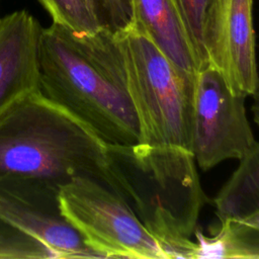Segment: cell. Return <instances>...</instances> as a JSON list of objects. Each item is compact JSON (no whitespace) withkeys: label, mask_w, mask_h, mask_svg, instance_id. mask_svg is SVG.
I'll return each mask as SVG.
<instances>
[{"label":"cell","mask_w":259,"mask_h":259,"mask_svg":"<svg viewBox=\"0 0 259 259\" xmlns=\"http://www.w3.org/2000/svg\"><path fill=\"white\" fill-rule=\"evenodd\" d=\"M252 97H253V101H252L251 111H252L254 121L259 126V83L255 92L252 94Z\"/></svg>","instance_id":"16"},{"label":"cell","mask_w":259,"mask_h":259,"mask_svg":"<svg viewBox=\"0 0 259 259\" xmlns=\"http://www.w3.org/2000/svg\"><path fill=\"white\" fill-rule=\"evenodd\" d=\"M38 65L40 92L104 143L140 142L115 34L105 29L77 32L53 22L42 27Z\"/></svg>","instance_id":"1"},{"label":"cell","mask_w":259,"mask_h":259,"mask_svg":"<svg viewBox=\"0 0 259 259\" xmlns=\"http://www.w3.org/2000/svg\"><path fill=\"white\" fill-rule=\"evenodd\" d=\"M58 198L63 217L100 258H172L128 203L99 181L75 177L60 187Z\"/></svg>","instance_id":"5"},{"label":"cell","mask_w":259,"mask_h":259,"mask_svg":"<svg viewBox=\"0 0 259 259\" xmlns=\"http://www.w3.org/2000/svg\"><path fill=\"white\" fill-rule=\"evenodd\" d=\"M41 242L0 220V259H53Z\"/></svg>","instance_id":"13"},{"label":"cell","mask_w":259,"mask_h":259,"mask_svg":"<svg viewBox=\"0 0 259 259\" xmlns=\"http://www.w3.org/2000/svg\"><path fill=\"white\" fill-rule=\"evenodd\" d=\"M213 205L220 223H232L259 233V143L241 158Z\"/></svg>","instance_id":"11"},{"label":"cell","mask_w":259,"mask_h":259,"mask_svg":"<svg viewBox=\"0 0 259 259\" xmlns=\"http://www.w3.org/2000/svg\"><path fill=\"white\" fill-rule=\"evenodd\" d=\"M116 193L172 258L194 259L190 240L206 197L191 151L173 146L106 144Z\"/></svg>","instance_id":"3"},{"label":"cell","mask_w":259,"mask_h":259,"mask_svg":"<svg viewBox=\"0 0 259 259\" xmlns=\"http://www.w3.org/2000/svg\"><path fill=\"white\" fill-rule=\"evenodd\" d=\"M189 33L196 53L199 69L207 64L203 44V22L206 0H174Z\"/></svg>","instance_id":"15"},{"label":"cell","mask_w":259,"mask_h":259,"mask_svg":"<svg viewBox=\"0 0 259 259\" xmlns=\"http://www.w3.org/2000/svg\"><path fill=\"white\" fill-rule=\"evenodd\" d=\"M59 189L0 178V220L47 246L55 258H100L63 217Z\"/></svg>","instance_id":"8"},{"label":"cell","mask_w":259,"mask_h":259,"mask_svg":"<svg viewBox=\"0 0 259 259\" xmlns=\"http://www.w3.org/2000/svg\"><path fill=\"white\" fill-rule=\"evenodd\" d=\"M101 29L113 34L134 25V0H87Z\"/></svg>","instance_id":"14"},{"label":"cell","mask_w":259,"mask_h":259,"mask_svg":"<svg viewBox=\"0 0 259 259\" xmlns=\"http://www.w3.org/2000/svg\"><path fill=\"white\" fill-rule=\"evenodd\" d=\"M252 12L253 0H206L203 22L207 64L246 97L259 83Z\"/></svg>","instance_id":"7"},{"label":"cell","mask_w":259,"mask_h":259,"mask_svg":"<svg viewBox=\"0 0 259 259\" xmlns=\"http://www.w3.org/2000/svg\"><path fill=\"white\" fill-rule=\"evenodd\" d=\"M80 176L116 193L106 143L65 108L37 91L0 117V178L60 189Z\"/></svg>","instance_id":"2"},{"label":"cell","mask_w":259,"mask_h":259,"mask_svg":"<svg viewBox=\"0 0 259 259\" xmlns=\"http://www.w3.org/2000/svg\"><path fill=\"white\" fill-rule=\"evenodd\" d=\"M245 99L211 65L197 71L192 88L191 152L202 170L241 159L255 144Z\"/></svg>","instance_id":"6"},{"label":"cell","mask_w":259,"mask_h":259,"mask_svg":"<svg viewBox=\"0 0 259 259\" xmlns=\"http://www.w3.org/2000/svg\"><path fill=\"white\" fill-rule=\"evenodd\" d=\"M50 14L54 23L77 32L101 29L87 0H36Z\"/></svg>","instance_id":"12"},{"label":"cell","mask_w":259,"mask_h":259,"mask_svg":"<svg viewBox=\"0 0 259 259\" xmlns=\"http://www.w3.org/2000/svg\"><path fill=\"white\" fill-rule=\"evenodd\" d=\"M42 27L26 10L0 18V117L40 91L38 48Z\"/></svg>","instance_id":"9"},{"label":"cell","mask_w":259,"mask_h":259,"mask_svg":"<svg viewBox=\"0 0 259 259\" xmlns=\"http://www.w3.org/2000/svg\"><path fill=\"white\" fill-rule=\"evenodd\" d=\"M135 25L181 71L195 77L199 62L174 0H134Z\"/></svg>","instance_id":"10"},{"label":"cell","mask_w":259,"mask_h":259,"mask_svg":"<svg viewBox=\"0 0 259 259\" xmlns=\"http://www.w3.org/2000/svg\"><path fill=\"white\" fill-rule=\"evenodd\" d=\"M140 142L191 151L194 78L177 68L135 24L115 34Z\"/></svg>","instance_id":"4"}]
</instances>
